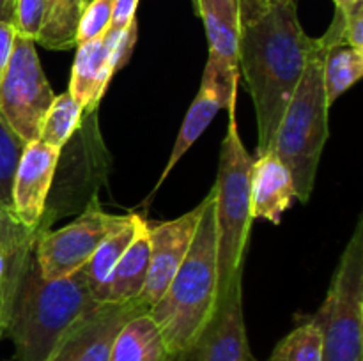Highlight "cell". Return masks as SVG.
<instances>
[{
    "label": "cell",
    "mask_w": 363,
    "mask_h": 361,
    "mask_svg": "<svg viewBox=\"0 0 363 361\" xmlns=\"http://www.w3.org/2000/svg\"><path fill=\"white\" fill-rule=\"evenodd\" d=\"M14 38H16V30H14L13 25L0 21V80H2L4 71H6L7 64H9Z\"/></svg>",
    "instance_id": "30"
},
{
    "label": "cell",
    "mask_w": 363,
    "mask_h": 361,
    "mask_svg": "<svg viewBox=\"0 0 363 361\" xmlns=\"http://www.w3.org/2000/svg\"><path fill=\"white\" fill-rule=\"evenodd\" d=\"M252 163L254 158L241 142L236 113L230 112L227 134L220 149L218 177L213 186L220 296L229 289L236 275L243 273L248 237L254 222L250 202Z\"/></svg>",
    "instance_id": "5"
},
{
    "label": "cell",
    "mask_w": 363,
    "mask_h": 361,
    "mask_svg": "<svg viewBox=\"0 0 363 361\" xmlns=\"http://www.w3.org/2000/svg\"><path fill=\"white\" fill-rule=\"evenodd\" d=\"M112 20V0H91L82 13L77 32V46L98 39L108 30Z\"/></svg>",
    "instance_id": "25"
},
{
    "label": "cell",
    "mask_w": 363,
    "mask_h": 361,
    "mask_svg": "<svg viewBox=\"0 0 363 361\" xmlns=\"http://www.w3.org/2000/svg\"><path fill=\"white\" fill-rule=\"evenodd\" d=\"M333 2H335L337 11H350L351 7L357 2H360V0H333Z\"/></svg>",
    "instance_id": "33"
},
{
    "label": "cell",
    "mask_w": 363,
    "mask_h": 361,
    "mask_svg": "<svg viewBox=\"0 0 363 361\" xmlns=\"http://www.w3.org/2000/svg\"><path fill=\"white\" fill-rule=\"evenodd\" d=\"M204 21L209 55L202 81L218 92L227 112L236 110L240 80V2L238 0H194Z\"/></svg>",
    "instance_id": "9"
},
{
    "label": "cell",
    "mask_w": 363,
    "mask_h": 361,
    "mask_svg": "<svg viewBox=\"0 0 363 361\" xmlns=\"http://www.w3.org/2000/svg\"><path fill=\"white\" fill-rule=\"evenodd\" d=\"M294 198L296 190L293 176L282 159L273 151L259 154L250 170L252 216L279 225Z\"/></svg>",
    "instance_id": "15"
},
{
    "label": "cell",
    "mask_w": 363,
    "mask_h": 361,
    "mask_svg": "<svg viewBox=\"0 0 363 361\" xmlns=\"http://www.w3.org/2000/svg\"><path fill=\"white\" fill-rule=\"evenodd\" d=\"M89 2H91V0H89Z\"/></svg>",
    "instance_id": "36"
},
{
    "label": "cell",
    "mask_w": 363,
    "mask_h": 361,
    "mask_svg": "<svg viewBox=\"0 0 363 361\" xmlns=\"http://www.w3.org/2000/svg\"><path fill=\"white\" fill-rule=\"evenodd\" d=\"M123 32L108 28L101 38L77 46V57H74L73 69H71L69 91L67 92L84 108V113H91L98 108L105 91L108 88L110 80L116 74L112 50L117 38Z\"/></svg>",
    "instance_id": "14"
},
{
    "label": "cell",
    "mask_w": 363,
    "mask_h": 361,
    "mask_svg": "<svg viewBox=\"0 0 363 361\" xmlns=\"http://www.w3.org/2000/svg\"><path fill=\"white\" fill-rule=\"evenodd\" d=\"M208 202L209 193L201 204L195 205L191 211L184 212L179 218L155 223V225L147 223L149 271L140 299L149 308L158 303V299L169 287L170 280L183 264Z\"/></svg>",
    "instance_id": "12"
},
{
    "label": "cell",
    "mask_w": 363,
    "mask_h": 361,
    "mask_svg": "<svg viewBox=\"0 0 363 361\" xmlns=\"http://www.w3.org/2000/svg\"><path fill=\"white\" fill-rule=\"evenodd\" d=\"M84 119V108L73 99L69 92L55 96L52 106L43 119L38 140L62 151Z\"/></svg>",
    "instance_id": "22"
},
{
    "label": "cell",
    "mask_w": 363,
    "mask_h": 361,
    "mask_svg": "<svg viewBox=\"0 0 363 361\" xmlns=\"http://www.w3.org/2000/svg\"><path fill=\"white\" fill-rule=\"evenodd\" d=\"M110 361H177L149 311L123 326L113 340Z\"/></svg>",
    "instance_id": "16"
},
{
    "label": "cell",
    "mask_w": 363,
    "mask_h": 361,
    "mask_svg": "<svg viewBox=\"0 0 363 361\" xmlns=\"http://www.w3.org/2000/svg\"><path fill=\"white\" fill-rule=\"evenodd\" d=\"M45 18V0H14V30L35 41Z\"/></svg>",
    "instance_id": "27"
},
{
    "label": "cell",
    "mask_w": 363,
    "mask_h": 361,
    "mask_svg": "<svg viewBox=\"0 0 363 361\" xmlns=\"http://www.w3.org/2000/svg\"><path fill=\"white\" fill-rule=\"evenodd\" d=\"M89 0H45V18L35 42L46 50H71L77 46L82 13Z\"/></svg>",
    "instance_id": "20"
},
{
    "label": "cell",
    "mask_w": 363,
    "mask_h": 361,
    "mask_svg": "<svg viewBox=\"0 0 363 361\" xmlns=\"http://www.w3.org/2000/svg\"><path fill=\"white\" fill-rule=\"evenodd\" d=\"M0 21L14 23V0H0Z\"/></svg>",
    "instance_id": "31"
},
{
    "label": "cell",
    "mask_w": 363,
    "mask_h": 361,
    "mask_svg": "<svg viewBox=\"0 0 363 361\" xmlns=\"http://www.w3.org/2000/svg\"><path fill=\"white\" fill-rule=\"evenodd\" d=\"M344 39L353 48L363 52V0L344 11Z\"/></svg>",
    "instance_id": "28"
},
{
    "label": "cell",
    "mask_w": 363,
    "mask_h": 361,
    "mask_svg": "<svg viewBox=\"0 0 363 361\" xmlns=\"http://www.w3.org/2000/svg\"><path fill=\"white\" fill-rule=\"evenodd\" d=\"M363 74V52L347 42L328 46L323 60L326 101L332 106L347 88L353 87Z\"/></svg>",
    "instance_id": "21"
},
{
    "label": "cell",
    "mask_w": 363,
    "mask_h": 361,
    "mask_svg": "<svg viewBox=\"0 0 363 361\" xmlns=\"http://www.w3.org/2000/svg\"><path fill=\"white\" fill-rule=\"evenodd\" d=\"M138 0H112V20H110V30L123 32L126 30L135 20Z\"/></svg>",
    "instance_id": "29"
},
{
    "label": "cell",
    "mask_w": 363,
    "mask_h": 361,
    "mask_svg": "<svg viewBox=\"0 0 363 361\" xmlns=\"http://www.w3.org/2000/svg\"><path fill=\"white\" fill-rule=\"evenodd\" d=\"M149 310L140 297L123 303H96L64 333L46 361H110L117 333Z\"/></svg>",
    "instance_id": "10"
},
{
    "label": "cell",
    "mask_w": 363,
    "mask_h": 361,
    "mask_svg": "<svg viewBox=\"0 0 363 361\" xmlns=\"http://www.w3.org/2000/svg\"><path fill=\"white\" fill-rule=\"evenodd\" d=\"M38 230H28L20 219L16 218L14 211L0 205V251L6 255L14 253L18 248L35 237Z\"/></svg>",
    "instance_id": "26"
},
{
    "label": "cell",
    "mask_w": 363,
    "mask_h": 361,
    "mask_svg": "<svg viewBox=\"0 0 363 361\" xmlns=\"http://www.w3.org/2000/svg\"><path fill=\"white\" fill-rule=\"evenodd\" d=\"M183 361H257L250 349L243 315V273L218 297L211 319L194 340Z\"/></svg>",
    "instance_id": "11"
},
{
    "label": "cell",
    "mask_w": 363,
    "mask_h": 361,
    "mask_svg": "<svg viewBox=\"0 0 363 361\" xmlns=\"http://www.w3.org/2000/svg\"><path fill=\"white\" fill-rule=\"evenodd\" d=\"M145 223L147 222L140 214H130V219L121 229L110 234L99 244L98 250L92 253V257L85 262L82 271H84L85 282H87L89 290H91L92 299L98 301V303H103V294H105L106 282H108L113 268L121 260V257H123L126 248L131 244V241L140 234Z\"/></svg>",
    "instance_id": "18"
},
{
    "label": "cell",
    "mask_w": 363,
    "mask_h": 361,
    "mask_svg": "<svg viewBox=\"0 0 363 361\" xmlns=\"http://www.w3.org/2000/svg\"><path fill=\"white\" fill-rule=\"evenodd\" d=\"M312 321L323 335V361H363V218Z\"/></svg>",
    "instance_id": "6"
},
{
    "label": "cell",
    "mask_w": 363,
    "mask_h": 361,
    "mask_svg": "<svg viewBox=\"0 0 363 361\" xmlns=\"http://www.w3.org/2000/svg\"><path fill=\"white\" fill-rule=\"evenodd\" d=\"M262 4H277V2H282V0H259Z\"/></svg>",
    "instance_id": "35"
},
{
    "label": "cell",
    "mask_w": 363,
    "mask_h": 361,
    "mask_svg": "<svg viewBox=\"0 0 363 361\" xmlns=\"http://www.w3.org/2000/svg\"><path fill=\"white\" fill-rule=\"evenodd\" d=\"M268 361H323V335L312 319L284 336Z\"/></svg>",
    "instance_id": "23"
},
{
    "label": "cell",
    "mask_w": 363,
    "mask_h": 361,
    "mask_svg": "<svg viewBox=\"0 0 363 361\" xmlns=\"http://www.w3.org/2000/svg\"><path fill=\"white\" fill-rule=\"evenodd\" d=\"M4 322H6V289L0 282V338L4 336Z\"/></svg>",
    "instance_id": "32"
},
{
    "label": "cell",
    "mask_w": 363,
    "mask_h": 361,
    "mask_svg": "<svg viewBox=\"0 0 363 361\" xmlns=\"http://www.w3.org/2000/svg\"><path fill=\"white\" fill-rule=\"evenodd\" d=\"M130 219L112 214L92 202L74 222L59 230L39 227L34 253L43 278L57 280L80 271L99 244Z\"/></svg>",
    "instance_id": "8"
},
{
    "label": "cell",
    "mask_w": 363,
    "mask_h": 361,
    "mask_svg": "<svg viewBox=\"0 0 363 361\" xmlns=\"http://www.w3.org/2000/svg\"><path fill=\"white\" fill-rule=\"evenodd\" d=\"M55 94L43 73L35 41L14 38L9 64L0 80V112L14 133L25 142L38 140L43 119Z\"/></svg>",
    "instance_id": "7"
},
{
    "label": "cell",
    "mask_w": 363,
    "mask_h": 361,
    "mask_svg": "<svg viewBox=\"0 0 363 361\" xmlns=\"http://www.w3.org/2000/svg\"><path fill=\"white\" fill-rule=\"evenodd\" d=\"M222 108H223V105H222V99H220L218 92H216L211 85H208L206 81H202L201 88H199L194 103H191L190 108H188L186 117H184V120H183V126H181L179 133H177L176 144H174L172 152H170L169 161H167L165 168H163L162 176H160L158 183H156L155 190L151 191L149 198H151L152 195L160 190V186L163 184V180L170 176L172 168L177 165V161H179V159L186 154L188 149H190L191 145H194L195 142L202 137V133L208 130V126L211 124V120L215 119V115L218 113V110H222Z\"/></svg>",
    "instance_id": "19"
},
{
    "label": "cell",
    "mask_w": 363,
    "mask_h": 361,
    "mask_svg": "<svg viewBox=\"0 0 363 361\" xmlns=\"http://www.w3.org/2000/svg\"><path fill=\"white\" fill-rule=\"evenodd\" d=\"M35 237L7 255L2 280L4 335L14 343L16 361H46L73 322L98 303L92 299L82 269L64 278H43L34 253Z\"/></svg>",
    "instance_id": "2"
},
{
    "label": "cell",
    "mask_w": 363,
    "mask_h": 361,
    "mask_svg": "<svg viewBox=\"0 0 363 361\" xmlns=\"http://www.w3.org/2000/svg\"><path fill=\"white\" fill-rule=\"evenodd\" d=\"M25 142L13 131L0 112V205L13 211V180L23 154Z\"/></svg>",
    "instance_id": "24"
},
{
    "label": "cell",
    "mask_w": 363,
    "mask_h": 361,
    "mask_svg": "<svg viewBox=\"0 0 363 361\" xmlns=\"http://www.w3.org/2000/svg\"><path fill=\"white\" fill-rule=\"evenodd\" d=\"M240 2V71L257 115V152L272 151L286 106L321 46L298 20L296 0Z\"/></svg>",
    "instance_id": "1"
},
{
    "label": "cell",
    "mask_w": 363,
    "mask_h": 361,
    "mask_svg": "<svg viewBox=\"0 0 363 361\" xmlns=\"http://www.w3.org/2000/svg\"><path fill=\"white\" fill-rule=\"evenodd\" d=\"M59 158V149L39 140L25 145L13 180V211L28 230L41 225Z\"/></svg>",
    "instance_id": "13"
},
{
    "label": "cell",
    "mask_w": 363,
    "mask_h": 361,
    "mask_svg": "<svg viewBox=\"0 0 363 361\" xmlns=\"http://www.w3.org/2000/svg\"><path fill=\"white\" fill-rule=\"evenodd\" d=\"M321 46L311 57L277 130L272 151L293 176L296 198L307 204L315 184L323 149L328 140V112L323 60L330 45L319 38Z\"/></svg>",
    "instance_id": "4"
},
{
    "label": "cell",
    "mask_w": 363,
    "mask_h": 361,
    "mask_svg": "<svg viewBox=\"0 0 363 361\" xmlns=\"http://www.w3.org/2000/svg\"><path fill=\"white\" fill-rule=\"evenodd\" d=\"M6 268H7V255L0 251V282H2L4 275H6Z\"/></svg>",
    "instance_id": "34"
},
{
    "label": "cell",
    "mask_w": 363,
    "mask_h": 361,
    "mask_svg": "<svg viewBox=\"0 0 363 361\" xmlns=\"http://www.w3.org/2000/svg\"><path fill=\"white\" fill-rule=\"evenodd\" d=\"M149 223V222H147ZM147 223L113 268L106 282L103 303H123L140 297L149 271V237Z\"/></svg>",
    "instance_id": "17"
},
{
    "label": "cell",
    "mask_w": 363,
    "mask_h": 361,
    "mask_svg": "<svg viewBox=\"0 0 363 361\" xmlns=\"http://www.w3.org/2000/svg\"><path fill=\"white\" fill-rule=\"evenodd\" d=\"M220 296L215 193L209 191L191 246L158 303L149 310L177 361L211 319Z\"/></svg>",
    "instance_id": "3"
}]
</instances>
